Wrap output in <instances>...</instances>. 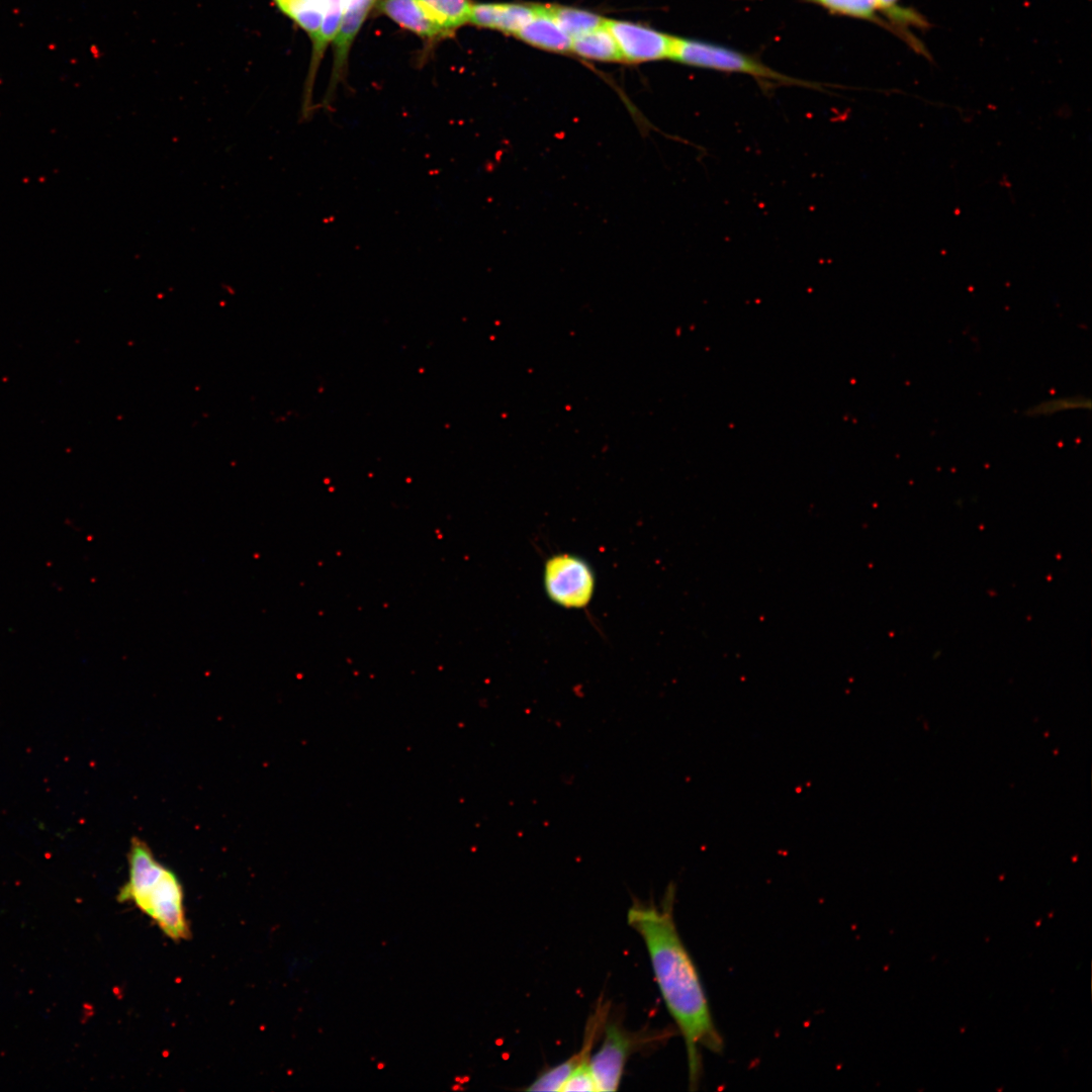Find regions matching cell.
Returning <instances> with one entry per match:
<instances>
[{
	"label": "cell",
	"mask_w": 1092,
	"mask_h": 1092,
	"mask_svg": "<svg viewBox=\"0 0 1092 1092\" xmlns=\"http://www.w3.org/2000/svg\"><path fill=\"white\" fill-rule=\"evenodd\" d=\"M674 898L670 884L659 904L633 900L627 922L645 944L654 980L685 1041L690 1088L696 1089L702 1075L700 1049L720 1054L724 1044L696 965L677 931Z\"/></svg>",
	"instance_id": "6da1fadb"
},
{
	"label": "cell",
	"mask_w": 1092,
	"mask_h": 1092,
	"mask_svg": "<svg viewBox=\"0 0 1092 1092\" xmlns=\"http://www.w3.org/2000/svg\"><path fill=\"white\" fill-rule=\"evenodd\" d=\"M128 880L119 890L120 902L133 903L170 939L189 937L184 894L177 876L160 863L148 844L140 838L130 842Z\"/></svg>",
	"instance_id": "7a4b0ae2"
},
{
	"label": "cell",
	"mask_w": 1092,
	"mask_h": 1092,
	"mask_svg": "<svg viewBox=\"0 0 1092 1092\" xmlns=\"http://www.w3.org/2000/svg\"><path fill=\"white\" fill-rule=\"evenodd\" d=\"M670 59L692 67L749 75L770 86L776 83L821 89L816 83L784 75L752 56L714 42L676 37Z\"/></svg>",
	"instance_id": "3957f363"
},
{
	"label": "cell",
	"mask_w": 1092,
	"mask_h": 1092,
	"mask_svg": "<svg viewBox=\"0 0 1092 1092\" xmlns=\"http://www.w3.org/2000/svg\"><path fill=\"white\" fill-rule=\"evenodd\" d=\"M544 588L548 598L565 609H582L594 596L596 577L590 565L570 553L550 556L544 565Z\"/></svg>",
	"instance_id": "277c9868"
},
{
	"label": "cell",
	"mask_w": 1092,
	"mask_h": 1092,
	"mask_svg": "<svg viewBox=\"0 0 1092 1092\" xmlns=\"http://www.w3.org/2000/svg\"><path fill=\"white\" fill-rule=\"evenodd\" d=\"M602 1034L601 1045L590 1057V1070L598 1092H611L618 1089L628 1059L647 1037L616 1021H606Z\"/></svg>",
	"instance_id": "5b68a950"
},
{
	"label": "cell",
	"mask_w": 1092,
	"mask_h": 1092,
	"mask_svg": "<svg viewBox=\"0 0 1092 1092\" xmlns=\"http://www.w3.org/2000/svg\"><path fill=\"white\" fill-rule=\"evenodd\" d=\"M606 26L617 42L622 60L642 63L671 58L675 36L622 20L607 19Z\"/></svg>",
	"instance_id": "8992f818"
},
{
	"label": "cell",
	"mask_w": 1092,
	"mask_h": 1092,
	"mask_svg": "<svg viewBox=\"0 0 1092 1092\" xmlns=\"http://www.w3.org/2000/svg\"><path fill=\"white\" fill-rule=\"evenodd\" d=\"M605 1022L604 1012L596 1009L587 1020L581 1049L557 1065L543 1070L525 1090L560 1092L563 1084L576 1068L590 1069L593 1048L598 1036L602 1034Z\"/></svg>",
	"instance_id": "52a82bcc"
},
{
	"label": "cell",
	"mask_w": 1092,
	"mask_h": 1092,
	"mask_svg": "<svg viewBox=\"0 0 1092 1092\" xmlns=\"http://www.w3.org/2000/svg\"><path fill=\"white\" fill-rule=\"evenodd\" d=\"M376 2L377 0H343L340 25L333 40L334 59L326 97L328 101H331L333 92L345 74L352 43Z\"/></svg>",
	"instance_id": "ba28073f"
},
{
	"label": "cell",
	"mask_w": 1092,
	"mask_h": 1092,
	"mask_svg": "<svg viewBox=\"0 0 1092 1092\" xmlns=\"http://www.w3.org/2000/svg\"><path fill=\"white\" fill-rule=\"evenodd\" d=\"M537 9L538 6L521 3L472 4L468 22L517 34L533 18Z\"/></svg>",
	"instance_id": "9c48e42d"
},
{
	"label": "cell",
	"mask_w": 1092,
	"mask_h": 1092,
	"mask_svg": "<svg viewBox=\"0 0 1092 1092\" xmlns=\"http://www.w3.org/2000/svg\"><path fill=\"white\" fill-rule=\"evenodd\" d=\"M520 39L539 49L565 53L572 38L560 27L549 7L538 6L533 18L516 34Z\"/></svg>",
	"instance_id": "30bf717a"
},
{
	"label": "cell",
	"mask_w": 1092,
	"mask_h": 1092,
	"mask_svg": "<svg viewBox=\"0 0 1092 1092\" xmlns=\"http://www.w3.org/2000/svg\"><path fill=\"white\" fill-rule=\"evenodd\" d=\"M320 2L323 15L318 32L312 41V53L303 102V114L305 116L309 113L311 105V90L315 73L327 47L336 37L343 9V0H320Z\"/></svg>",
	"instance_id": "8fae6325"
},
{
	"label": "cell",
	"mask_w": 1092,
	"mask_h": 1092,
	"mask_svg": "<svg viewBox=\"0 0 1092 1092\" xmlns=\"http://www.w3.org/2000/svg\"><path fill=\"white\" fill-rule=\"evenodd\" d=\"M379 10L399 26L427 38L446 36L425 13L417 0H381Z\"/></svg>",
	"instance_id": "7c38bea8"
},
{
	"label": "cell",
	"mask_w": 1092,
	"mask_h": 1092,
	"mask_svg": "<svg viewBox=\"0 0 1092 1092\" xmlns=\"http://www.w3.org/2000/svg\"><path fill=\"white\" fill-rule=\"evenodd\" d=\"M570 51L575 55L595 61H622L617 42L606 26L572 38Z\"/></svg>",
	"instance_id": "4fadbf2b"
},
{
	"label": "cell",
	"mask_w": 1092,
	"mask_h": 1092,
	"mask_svg": "<svg viewBox=\"0 0 1092 1092\" xmlns=\"http://www.w3.org/2000/svg\"><path fill=\"white\" fill-rule=\"evenodd\" d=\"M427 16L446 34L469 21V0H417Z\"/></svg>",
	"instance_id": "5bb4252c"
},
{
	"label": "cell",
	"mask_w": 1092,
	"mask_h": 1092,
	"mask_svg": "<svg viewBox=\"0 0 1092 1092\" xmlns=\"http://www.w3.org/2000/svg\"><path fill=\"white\" fill-rule=\"evenodd\" d=\"M276 7L310 37L315 38L322 22L320 0H273Z\"/></svg>",
	"instance_id": "9a60e30c"
},
{
	"label": "cell",
	"mask_w": 1092,
	"mask_h": 1092,
	"mask_svg": "<svg viewBox=\"0 0 1092 1092\" xmlns=\"http://www.w3.org/2000/svg\"><path fill=\"white\" fill-rule=\"evenodd\" d=\"M560 27L571 37H577L606 24L604 17L578 8L549 7Z\"/></svg>",
	"instance_id": "2e32d148"
},
{
	"label": "cell",
	"mask_w": 1092,
	"mask_h": 1092,
	"mask_svg": "<svg viewBox=\"0 0 1092 1092\" xmlns=\"http://www.w3.org/2000/svg\"><path fill=\"white\" fill-rule=\"evenodd\" d=\"M818 4L832 13L884 23L877 16V0H805Z\"/></svg>",
	"instance_id": "e0dca14e"
},
{
	"label": "cell",
	"mask_w": 1092,
	"mask_h": 1092,
	"mask_svg": "<svg viewBox=\"0 0 1092 1092\" xmlns=\"http://www.w3.org/2000/svg\"><path fill=\"white\" fill-rule=\"evenodd\" d=\"M1090 410L1091 400L1083 395L1062 396L1051 398L1034 404L1024 413L1027 417L1051 416L1060 412L1071 410Z\"/></svg>",
	"instance_id": "ac0fdd59"
},
{
	"label": "cell",
	"mask_w": 1092,
	"mask_h": 1092,
	"mask_svg": "<svg viewBox=\"0 0 1092 1092\" xmlns=\"http://www.w3.org/2000/svg\"><path fill=\"white\" fill-rule=\"evenodd\" d=\"M899 0H877L879 11L885 13L890 19L895 21L896 24H917L923 25V21L920 15L916 14L911 9L899 7L897 5Z\"/></svg>",
	"instance_id": "d6986e66"
}]
</instances>
